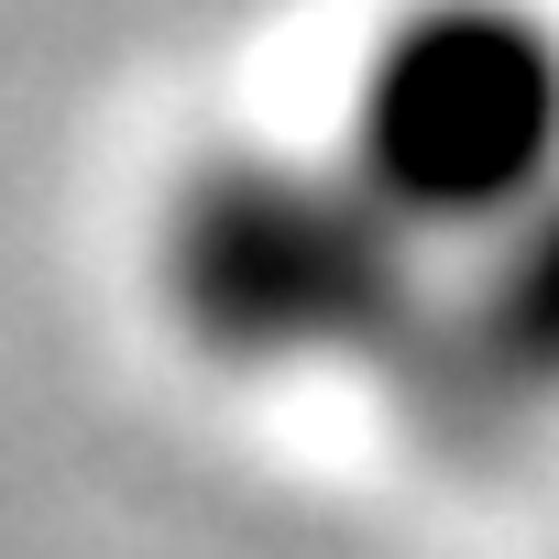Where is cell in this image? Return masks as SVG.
Masks as SVG:
<instances>
[{
    "label": "cell",
    "instance_id": "cell-1",
    "mask_svg": "<svg viewBox=\"0 0 559 559\" xmlns=\"http://www.w3.org/2000/svg\"><path fill=\"white\" fill-rule=\"evenodd\" d=\"M341 176L395 230H504L559 187V23L515 0H439L362 78Z\"/></svg>",
    "mask_w": 559,
    "mask_h": 559
},
{
    "label": "cell",
    "instance_id": "cell-2",
    "mask_svg": "<svg viewBox=\"0 0 559 559\" xmlns=\"http://www.w3.org/2000/svg\"><path fill=\"white\" fill-rule=\"evenodd\" d=\"M176 286L209 341L308 362V352H395L428 308L406 230L341 165H230L187 198Z\"/></svg>",
    "mask_w": 559,
    "mask_h": 559
},
{
    "label": "cell",
    "instance_id": "cell-3",
    "mask_svg": "<svg viewBox=\"0 0 559 559\" xmlns=\"http://www.w3.org/2000/svg\"><path fill=\"white\" fill-rule=\"evenodd\" d=\"M395 362H417L428 417L461 439L559 406V187L493 230V263L472 274V297L417 308Z\"/></svg>",
    "mask_w": 559,
    "mask_h": 559
}]
</instances>
